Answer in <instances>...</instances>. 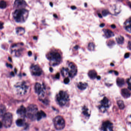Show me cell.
Wrapping results in <instances>:
<instances>
[{
	"instance_id": "cell-33",
	"label": "cell",
	"mask_w": 131,
	"mask_h": 131,
	"mask_svg": "<svg viewBox=\"0 0 131 131\" xmlns=\"http://www.w3.org/2000/svg\"><path fill=\"white\" fill-rule=\"evenodd\" d=\"M115 44V42L112 40H111L110 41H109L107 44V45L109 46H113Z\"/></svg>"
},
{
	"instance_id": "cell-43",
	"label": "cell",
	"mask_w": 131,
	"mask_h": 131,
	"mask_svg": "<svg viewBox=\"0 0 131 131\" xmlns=\"http://www.w3.org/2000/svg\"><path fill=\"white\" fill-rule=\"evenodd\" d=\"M28 55H29V56H31V55H32V52L31 51H29L28 53Z\"/></svg>"
},
{
	"instance_id": "cell-44",
	"label": "cell",
	"mask_w": 131,
	"mask_h": 131,
	"mask_svg": "<svg viewBox=\"0 0 131 131\" xmlns=\"http://www.w3.org/2000/svg\"><path fill=\"white\" fill-rule=\"evenodd\" d=\"M111 27L113 28H115V27H116V26L115 25H111Z\"/></svg>"
},
{
	"instance_id": "cell-18",
	"label": "cell",
	"mask_w": 131,
	"mask_h": 131,
	"mask_svg": "<svg viewBox=\"0 0 131 131\" xmlns=\"http://www.w3.org/2000/svg\"><path fill=\"white\" fill-rule=\"evenodd\" d=\"M104 35L107 38H109L114 36V33L112 31L109 29H105L103 30Z\"/></svg>"
},
{
	"instance_id": "cell-9",
	"label": "cell",
	"mask_w": 131,
	"mask_h": 131,
	"mask_svg": "<svg viewBox=\"0 0 131 131\" xmlns=\"http://www.w3.org/2000/svg\"><path fill=\"white\" fill-rule=\"evenodd\" d=\"M109 106V101L108 99L106 97L103 98L100 102L99 109L102 112H105Z\"/></svg>"
},
{
	"instance_id": "cell-10",
	"label": "cell",
	"mask_w": 131,
	"mask_h": 131,
	"mask_svg": "<svg viewBox=\"0 0 131 131\" xmlns=\"http://www.w3.org/2000/svg\"><path fill=\"white\" fill-rule=\"evenodd\" d=\"M45 88H44V86H42V85L40 83H37L35 84L34 86L35 91L40 97L44 96L45 94Z\"/></svg>"
},
{
	"instance_id": "cell-5",
	"label": "cell",
	"mask_w": 131,
	"mask_h": 131,
	"mask_svg": "<svg viewBox=\"0 0 131 131\" xmlns=\"http://www.w3.org/2000/svg\"><path fill=\"white\" fill-rule=\"evenodd\" d=\"M38 112V108L36 105L32 104L26 109V116L30 120H34L36 118V115Z\"/></svg>"
},
{
	"instance_id": "cell-34",
	"label": "cell",
	"mask_w": 131,
	"mask_h": 131,
	"mask_svg": "<svg viewBox=\"0 0 131 131\" xmlns=\"http://www.w3.org/2000/svg\"><path fill=\"white\" fill-rule=\"evenodd\" d=\"M109 12L108 10H104L102 11V15L103 16H106L109 14Z\"/></svg>"
},
{
	"instance_id": "cell-17",
	"label": "cell",
	"mask_w": 131,
	"mask_h": 131,
	"mask_svg": "<svg viewBox=\"0 0 131 131\" xmlns=\"http://www.w3.org/2000/svg\"><path fill=\"white\" fill-rule=\"evenodd\" d=\"M122 95L125 98H128L131 96V93L129 90L126 88H124L121 91Z\"/></svg>"
},
{
	"instance_id": "cell-11",
	"label": "cell",
	"mask_w": 131,
	"mask_h": 131,
	"mask_svg": "<svg viewBox=\"0 0 131 131\" xmlns=\"http://www.w3.org/2000/svg\"><path fill=\"white\" fill-rule=\"evenodd\" d=\"M30 70L32 74L35 76H39L42 74V70L38 65H32L30 68Z\"/></svg>"
},
{
	"instance_id": "cell-7",
	"label": "cell",
	"mask_w": 131,
	"mask_h": 131,
	"mask_svg": "<svg viewBox=\"0 0 131 131\" xmlns=\"http://www.w3.org/2000/svg\"><path fill=\"white\" fill-rule=\"evenodd\" d=\"M12 115L10 113H6L3 116L2 123L5 127L8 128L11 126L12 123Z\"/></svg>"
},
{
	"instance_id": "cell-27",
	"label": "cell",
	"mask_w": 131,
	"mask_h": 131,
	"mask_svg": "<svg viewBox=\"0 0 131 131\" xmlns=\"http://www.w3.org/2000/svg\"><path fill=\"white\" fill-rule=\"evenodd\" d=\"M116 40L118 44H122L124 43V39L123 36L120 35L119 36L117 37Z\"/></svg>"
},
{
	"instance_id": "cell-46",
	"label": "cell",
	"mask_w": 131,
	"mask_h": 131,
	"mask_svg": "<svg viewBox=\"0 0 131 131\" xmlns=\"http://www.w3.org/2000/svg\"><path fill=\"white\" fill-rule=\"evenodd\" d=\"M50 6H51V7H53V3H52V2H50Z\"/></svg>"
},
{
	"instance_id": "cell-26",
	"label": "cell",
	"mask_w": 131,
	"mask_h": 131,
	"mask_svg": "<svg viewBox=\"0 0 131 131\" xmlns=\"http://www.w3.org/2000/svg\"><path fill=\"white\" fill-rule=\"evenodd\" d=\"M117 84L119 86H122L125 84V81L123 78H118L117 80Z\"/></svg>"
},
{
	"instance_id": "cell-6",
	"label": "cell",
	"mask_w": 131,
	"mask_h": 131,
	"mask_svg": "<svg viewBox=\"0 0 131 131\" xmlns=\"http://www.w3.org/2000/svg\"><path fill=\"white\" fill-rule=\"evenodd\" d=\"M54 125L56 129L61 130L64 128L65 126V122L64 119L60 116H58L54 119Z\"/></svg>"
},
{
	"instance_id": "cell-15",
	"label": "cell",
	"mask_w": 131,
	"mask_h": 131,
	"mask_svg": "<svg viewBox=\"0 0 131 131\" xmlns=\"http://www.w3.org/2000/svg\"><path fill=\"white\" fill-rule=\"evenodd\" d=\"M124 27L127 32L131 33V18L125 21L124 23Z\"/></svg>"
},
{
	"instance_id": "cell-40",
	"label": "cell",
	"mask_w": 131,
	"mask_h": 131,
	"mask_svg": "<svg viewBox=\"0 0 131 131\" xmlns=\"http://www.w3.org/2000/svg\"><path fill=\"white\" fill-rule=\"evenodd\" d=\"M71 8L72 9L75 10V9H76V6H72L71 7Z\"/></svg>"
},
{
	"instance_id": "cell-28",
	"label": "cell",
	"mask_w": 131,
	"mask_h": 131,
	"mask_svg": "<svg viewBox=\"0 0 131 131\" xmlns=\"http://www.w3.org/2000/svg\"><path fill=\"white\" fill-rule=\"evenodd\" d=\"M117 105H118L119 108L121 110H123L125 107V104L124 103V101L121 100H118L117 101Z\"/></svg>"
},
{
	"instance_id": "cell-19",
	"label": "cell",
	"mask_w": 131,
	"mask_h": 131,
	"mask_svg": "<svg viewBox=\"0 0 131 131\" xmlns=\"http://www.w3.org/2000/svg\"><path fill=\"white\" fill-rule=\"evenodd\" d=\"M46 116V114L43 111H40V112H38L37 114L36 115V119L38 120H40L42 119L43 118L45 117Z\"/></svg>"
},
{
	"instance_id": "cell-24",
	"label": "cell",
	"mask_w": 131,
	"mask_h": 131,
	"mask_svg": "<svg viewBox=\"0 0 131 131\" xmlns=\"http://www.w3.org/2000/svg\"><path fill=\"white\" fill-rule=\"evenodd\" d=\"M16 33L18 35H23L25 32V30L22 27H17L16 29Z\"/></svg>"
},
{
	"instance_id": "cell-14",
	"label": "cell",
	"mask_w": 131,
	"mask_h": 131,
	"mask_svg": "<svg viewBox=\"0 0 131 131\" xmlns=\"http://www.w3.org/2000/svg\"><path fill=\"white\" fill-rule=\"evenodd\" d=\"M22 48L18 44H14L12 46V53H15V55L19 56L21 52Z\"/></svg>"
},
{
	"instance_id": "cell-32",
	"label": "cell",
	"mask_w": 131,
	"mask_h": 131,
	"mask_svg": "<svg viewBox=\"0 0 131 131\" xmlns=\"http://www.w3.org/2000/svg\"><path fill=\"white\" fill-rule=\"evenodd\" d=\"M127 82L128 84V88L130 90H131V77L128 79Z\"/></svg>"
},
{
	"instance_id": "cell-48",
	"label": "cell",
	"mask_w": 131,
	"mask_h": 131,
	"mask_svg": "<svg viewBox=\"0 0 131 131\" xmlns=\"http://www.w3.org/2000/svg\"><path fill=\"white\" fill-rule=\"evenodd\" d=\"M54 15V17H57V15H56V14H54V15Z\"/></svg>"
},
{
	"instance_id": "cell-39",
	"label": "cell",
	"mask_w": 131,
	"mask_h": 131,
	"mask_svg": "<svg viewBox=\"0 0 131 131\" xmlns=\"http://www.w3.org/2000/svg\"><path fill=\"white\" fill-rule=\"evenodd\" d=\"M60 74H59V73H58V74L56 75V78H57V79H58V78H60Z\"/></svg>"
},
{
	"instance_id": "cell-45",
	"label": "cell",
	"mask_w": 131,
	"mask_h": 131,
	"mask_svg": "<svg viewBox=\"0 0 131 131\" xmlns=\"http://www.w3.org/2000/svg\"><path fill=\"white\" fill-rule=\"evenodd\" d=\"M98 15H99V17H102V15H101L100 14H98Z\"/></svg>"
},
{
	"instance_id": "cell-37",
	"label": "cell",
	"mask_w": 131,
	"mask_h": 131,
	"mask_svg": "<svg viewBox=\"0 0 131 131\" xmlns=\"http://www.w3.org/2000/svg\"><path fill=\"white\" fill-rule=\"evenodd\" d=\"M4 27V23L2 22H0V30L3 29Z\"/></svg>"
},
{
	"instance_id": "cell-38",
	"label": "cell",
	"mask_w": 131,
	"mask_h": 131,
	"mask_svg": "<svg viewBox=\"0 0 131 131\" xmlns=\"http://www.w3.org/2000/svg\"><path fill=\"white\" fill-rule=\"evenodd\" d=\"M130 54L129 53H127L125 54V58H127L128 57H129Z\"/></svg>"
},
{
	"instance_id": "cell-20",
	"label": "cell",
	"mask_w": 131,
	"mask_h": 131,
	"mask_svg": "<svg viewBox=\"0 0 131 131\" xmlns=\"http://www.w3.org/2000/svg\"><path fill=\"white\" fill-rule=\"evenodd\" d=\"M88 75L91 79H94L97 77V74L94 70H91L88 73Z\"/></svg>"
},
{
	"instance_id": "cell-29",
	"label": "cell",
	"mask_w": 131,
	"mask_h": 131,
	"mask_svg": "<svg viewBox=\"0 0 131 131\" xmlns=\"http://www.w3.org/2000/svg\"><path fill=\"white\" fill-rule=\"evenodd\" d=\"M16 124L19 126H22L25 125V121L21 119H19L16 121Z\"/></svg>"
},
{
	"instance_id": "cell-12",
	"label": "cell",
	"mask_w": 131,
	"mask_h": 131,
	"mask_svg": "<svg viewBox=\"0 0 131 131\" xmlns=\"http://www.w3.org/2000/svg\"><path fill=\"white\" fill-rule=\"evenodd\" d=\"M27 6L25 0H16L14 4V8L17 9L24 8Z\"/></svg>"
},
{
	"instance_id": "cell-41",
	"label": "cell",
	"mask_w": 131,
	"mask_h": 131,
	"mask_svg": "<svg viewBox=\"0 0 131 131\" xmlns=\"http://www.w3.org/2000/svg\"><path fill=\"white\" fill-rule=\"evenodd\" d=\"M2 125H3V123L1 122L0 121V129L2 127Z\"/></svg>"
},
{
	"instance_id": "cell-51",
	"label": "cell",
	"mask_w": 131,
	"mask_h": 131,
	"mask_svg": "<svg viewBox=\"0 0 131 131\" xmlns=\"http://www.w3.org/2000/svg\"><path fill=\"white\" fill-rule=\"evenodd\" d=\"M34 39H35L36 40L37 38H36V37H34Z\"/></svg>"
},
{
	"instance_id": "cell-8",
	"label": "cell",
	"mask_w": 131,
	"mask_h": 131,
	"mask_svg": "<svg viewBox=\"0 0 131 131\" xmlns=\"http://www.w3.org/2000/svg\"><path fill=\"white\" fill-rule=\"evenodd\" d=\"M67 69L69 73V77H73L76 75L77 73V68L76 65L73 63H70L68 65Z\"/></svg>"
},
{
	"instance_id": "cell-30",
	"label": "cell",
	"mask_w": 131,
	"mask_h": 131,
	"mask_svg": "<svg viewBox=\"0 0 131 131\" xmlns=\"http://www.w3.org/2000/svg\"><path fill=\"white\" fill-rule=\"evenodd\" d=\"M6 7L7 3L4 0L0 1V8H5Z\"/></svg>"
},
{
	"instance_id": "cell-49",
	"label": "cell",
	"mask_w": 131,
	"mask_h": 131,
	"mask_svg": "<svg viewBox=\"0 0 131 131\" xmlns=\"http://www.w3.org/2000/svg\"><path fill=\"white\" fill-rule=\"evenodd\" d=\"M97 78L98 79H100V77L99 76H97Z\"/></svg>"
},
{
	"instance_id": "cell-23",
	"label": "cell",
	"mask_w": 131,
	"mask_h": 131,
	"mask_svg": "<svg viewBox=\"0 0 131 131\" xmlns=\"http://www.w3.org/2000/svg\"><path fill=\"white\" fill-rule=\"evenodd\" d=\"M87 84L86 83H83V82H80L77 85V87L79 89L81 90H84L86 89L87 87Z\"/></svg>"
},
{
	"instance_id": "cell-4",
	"label": "cell",
	"mask_w": 131,
	"mask_h": 131,
	"mask_svg": "<svg viewBox=\"0 0 131 131\" xmlns=\"http://www.w3.org/2000/svg\"><path fill=\"white\" fill-rule=\"evenodd\" d=\"M48 59L53 63V65H56L60 62L62 56L59 52L56 51L50 52L47 55Z\"/></svg>"
},
{
	"instance_id": "cell-31",
	"label": "cell",
	"mask_w": 131,
	"mask_h": 131,
	"mask_svg": "<svg viewBox=\"0 0 131 131\" xmlns=\"http://www.w3.org/2000/svg\"><path fill=\"white\" fill-rule=\"evenodd\" d=\"M94 48H95V46L93 43H89L88 45V48L89 50L91 51L94 50Z\"/></svg>"
},
{
	"instance_id": "cell-36",
	"label": "cell",
	"mask_w": 131,
	"mask_h": 131,
	"mask_svg": "<svg viewBox=\"0 0 131 131\" xmlns=\"http://www.w3.org/2000/svg\"><path fill=\"white\" fill-rule=\"evenodd\" d=\"M128 48L131 50V41H129L128 44Z\"/></svg>"
},
{
	"instance_id": "cell-25",
	"label": "cell",
	"mask_w": 131,
	"mask_h": 131,
	"mask_svg": "<svg viewBox=\"0 0 131 131\" xmlns=\"http://www.w3.org/2000/svg\"><path fill=\"white\" fill-rule=\"evenodd\" d=\"M61 72L62 76L64 77H67L69 76V73H68V70L67 68H64V67L62 68L61 70Z\"/></svg>"
},
{
	"instance_id": "cell-52",
	"label": "cell",
	"mask_w": 131,
	"mask_h": 131,
	"mask_svg": "<svg viewBox=\"0 0 131 131\" xmlns=\"http://www.w3.org/2000/svg\"><path fill=\"white\" fill-rule=\"evenodd\" d=\"M85 7H87V4H86V3H85Z\"/></svg>"
},
{
	"instance_id": "cell-21",
	"label": "cell",
	"mask_w": 131,
	"mask_h": 131,
	"mask_svg": "<svg viewBox=\"0 0 131 131\" xmlns=\"http://www.w3.org/2000/svg\"><path fill=\"white\" fill-rule=\"evenodd\" d=\"M6 112V108L3 105H0V117L3 116Z\"/></svg>"
},
{
	"instance_id": "cell-35",
	"label": "cell",
	"mask_w": 131,
	"mask_h": 131,
	"mask_svg": "<svg viewBox=\"0 0 131 131\" xmlns=\"http://www.w3.org/2000/svg\"><path fill=\"white\" fill-rule=\"evenodd\" d=\"M69 79L68 78V77H66V78L64 79V84H68L69 83Z\"/></svg>"
},
{
	"instance_id": "cell-2",
	"label": "cell",
	"mask_w": 131,
	"mask_h": 131,
	"mask_svg": "<svg viewBox=\"0 0 131 131\" xmlns=\"http://www.w3.org/2000/svg\"><path fill=\"white\" fill-rule=\"evenodd\" d=\"M56 101L61 106H64L69 102V95L67 92L63 90L60 91L56 96Z\"/></svg>"
},
{
	"instance_id": "cell-50",
	"label": "cell",
	"mask_w": 131,
	"mask_h": 131,
	"mask_svg": "<svg viewBox=\"0 0 131 131\" xmlns=\"http://www.w3.org/2000/svg\"><path fill=\"white\" fill-rule=\"evenodd\" d=\"M50 70L51 71V72H52V71H53V69H52V68H50Z\"/></svg>"
},
{
	"instance_id": "cell-1",
	"label": "cell",
	"mask_w": 131,
	"mask_h": 131,
	"mask_svg": "<svg viewBox=\"0 0 131 131\" xmlns=\"http://www.w3.org/2000/svg\"><path fill=\"white\" fill-rule=\"evenodd\" d=\"M28 11L24 8L17 9L13 14L15 21L17 23H24L27 19L28 16Z\"/></svg>"
},
{
	"instance_id": "cell-22",
	"label": "cell",
	"mask_w": 131,
	"mask_h": 131,
	"mask_svg": "<svg viewBox=\"0 0 131 131\" xmlns=\"http://www.w3.org/2000/svg\"><path fill=\"white\" fill-rule=\"evenodd\" d=\"M89 109L84 106L83 109V114L84 115V116L87 117H89L90 116V114L89 113Z\"/></svg>"
},
{
	"instance_id": "cell-47",
	"label": "cell",
	"mask_w": 131,
	"mask_h": 131,
	"mask_svg": "<svg viewBox=\"0 0 131 131\" xmlns=\"http://www.w3.org/2000/svg\"><path fill=\"white\" fill-rule=\"evenodd\" d=\"M75 49H77L78 48V46H76L75 47Z\"/></svg>"
},
{
	"instance_id": "cell-42",
	"label": "cell",
	"mask_w": 131,
	"mask_h": 131,
	"mask_svg": "<svg viewBox=\"0 0 131 131\" xmlns=\"http://www.w3.org/2000/svg\"><path fill=\"white\" fill-rule=\"evenodd\" d=\"M104 25H105V24H104V23H101V24L100 25V27H104Z\"/></svg>"
},
{
	"instance_id": "cell-3",
	"label": "cell",
	"mask_w": 131,
	"mask_h": 131,
	"mask_svg": "<svg viewBox=\"0 0 131 131\" xmlns=\"http://www.w3.org/2000/svg\"><path fill=\"white\" fill-rule=\"evenodd\" d=\"M15 87L16 93L19 95H25L28 91L30 85L27 82H22L17 83L15 85Z\"/></svg>"
},
{
	"instance_id": "cell-13",
	"label": "cell",
	"mask_w": 131,
	"mask_h": 131,
	"mask_svg": "<svg viewBox=\"0 0 131 131\" xmlns=\"http://www.w3.org/2000/svg\"><path fill=\"white\" fill-rule=\"evenodd\" d=\"M113 125L110 122L106 121L102 123L101 130L103 131H112Z\"/></svg>"
},
{
	"instance_id": "cell-16",
	"label": "cell",
	"mask_w": 131,
	"mask_h": 131,
	"mask_svg": "<svg viewBox=\"0 0 131 131\" xmlns=\"http://www.w3.org/2000/svg\"><path fill=\"white\" fill-rule=\"evenodd\" d=\"M17 113L20 116H26V109L23 106H21L17 110Z\"/></svg>"
}]
</instances>
